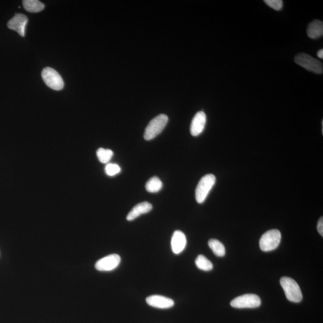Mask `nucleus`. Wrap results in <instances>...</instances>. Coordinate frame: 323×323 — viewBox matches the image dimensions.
Masks as SVG:
<instances>
[{"label":"nucleus","mask_w":323,"mask_h":323,"mask_svg":"<svg viewBox=\"0 0 323 323\" xmlns=\"http://www.w3.org/2000/svg\"><path fill=\"white\" fill-rule=\"evenodd\" d=\"M28 20L26 15L16 14L9 21L8 26L9 29L16 32L21 36H26V27Z\"/></svg>","instance_id":"nucleus-9"},{"label":"nucleus","mask_w":323,"mask_h":323,"mask_svg":"<svg viewBox=\"0 0 323 323\" xmlns=\"http://www.w3.org/2000/svg\"><path fill=\"white\" fill-rule=\"evenodd\" d=\"M264 2L270 8L276 11L282 10L283 8V1L282 0H264Z\"/></svg>","instance_id":"nucleus-21"},{"label":"nucleus","mask_w":323,"mask_h":323,"mask_svg":"<svg viewBox=\"0 0 323 323\" xmlns=\"http://www.w3.org/2000/svg\"><path fill=\"white\" fill-rule=\"evenodd\" d=\"M146 302L148 306L162 310L172 308L175 304L174 302L170 298L158 295L149 296L146 300Z\"/></svg>","instance_id":"nucleus-10"},{"label":"nucleus","mask_w":323,"mask_h":323,"mask_svg":"<svg viewBox=\"0 0 323 323\" xmlns=\"http://www.w3.org/2000/svg\"><path fill=\"white\" fill-rule=\"evenodd\" d=\"M121 258L118 254H112L96 262V268L100 272H110L120 266Z\"/></svg>","instance_id":"nucleus-8"},{"label":"nucleus","mask_w":323,"mask_h":323,"mask_svg":"<svg viewBox=\"0 0 323 323\" xmlns=\"http://www.w3.org/2000/svg\"><path fill=\"white\" fill-rule=\"evenodd\" d=\"M282 234L278 230H270L262 236L260 246L262 251L270 252L275 250L281 243Z\"/></svg>","instance_id":"nucleus-5"},{"label":"nucleus","mask_w":323,"mask_h":323,"mask_svg":"<svg viewBox=\"0 0 323 323\" xmlns=\"http://www.w3.org/2000/svg\"><path fill=\"white\" fill-rule=\"evenodd\" d=\"M106 174L110 176H116L121 172L120 166L115 164H106L105 168Z\"/></svg>","instance_id":"nucleus-20"},{"label":"nucleus","mask_w":323,"mask_h":323,"mask_svg":"<svg viewBox=\"0 0 323 323\" xmlns=\"http://www.w3.org/2000/svg\"><path fill=\"white\" fill-rule=\"evenodd\" d=\"M216 182V178L213 174H208L200 180L196 190V200L198 204H203Z\"/></svg>","instance_id":"nucleus-4"},{"label":"nucleus","mask_w":323,"mask_h":323,"mask_svg":"<svg viewBox=\"0 0 323 323\" xmlns=\"http://www.w3.org/2000/svg\"><path fill=\"white\" fill-rule=\"evenodd\" d=\"M42 78L46 84L52 90L59 91L64 88V82L56 70L51 68L44 69L42 72Z\"/></svg>","instance_id":"nucleus-6"},{"label":"nucleus","mask_w":323,"mask_h":323,"mask_svg":"<svg viewBox=\"0 0 323 323\" xmlns=\"http://www.w3.org/2000/svg\"><path fill=\"white\" fill-rule=\"evenodd\" d=\"M318 57L320 59H323V50H321L318 51Z\"/></svg>","instance_id":"nucleus-23"},{"label":"nucleus","mask_w":323,"mask_h":323,"mask_svg":"<svg viewBox=\"0 0 323 323\" xmlns=\"http://www.w3.org/2000/svg\"><path fill=\"white\" fill-rule=\"evenodd\" d=\"M169 118L166 114H160L154 118L146 128L144 139L150 141L160 135L168 122Z\"/></svg>","instance_id":"nucleus-2"},{"label":"nucleus","mask_w":323,"mask_h":323,"mask_svg":"<svg viewBox=\"0 0 323 323\" xmlns=\"http://www.w3.org/2000/svg\"><path fill=\"white\" fill-rule=\"evenodd\" d=\"M163 188L162 182L157 176L150 178L146 185V190L149 193L156 194L159 192Z\"/></svg>","instance_id":"nucleus-17"},{"label":"nucleus","mask_w":323,"mask_h":323,"mask_svg":"<svg viewBox=\"0 0 323 323\" xmlns=\"http://www.w3.org/2000/svg\"><path fill=\"white\" fill-rule=\"evenodd\" d=\"M97 157L102 164H108L114 157V153L110 149L100 148L96 152Z\"/></svg>","instance_id":"nucleus-19"},{"label":"nucleus","mask_w":323,"mask_h":323,"mask_svg":"<svg viewBox=\"0 0 323 323\" xmlns=\"http://www.w3.org/2000/svg\"><path fill=\"white\" fill-rule=\"evenodd\" d=\"M153 210V206L148 202H142L136 205L131 210V212L127 216V220L132 222L140 217L142 214H148Z\"/></svg>","instance_id":"nucleus-13"},{"label":"nucleus","mask_w":323,"mask_h":323,"mask_svg":"<svg viewBox=\"0 0 323 323\" xmlns=\"http://www.w3.org/2000/svg\"><path fill=\"white\" fill-rule=\"evenodd\" d=\"M294 62L298 66L303 67L307 71L322 74L323 72L322 64L308 54L301 53L295 56Z\"/></svg>","instance_id":"nucleus-3"},{"label":"nucleus","mask_w":323,"mask_h":323,"mask_svg":"<svg viewBox=\"0 0 323 323\" xmlns=\"http://www.w3.org/2000/svg\"><path fill=\"white\" fill-rule=\"evenodd\" d=\"M23 5L26 10L30 13H39L45 8L44 4L38 0H25L23 1Z\"/></svg>","instance_id":"nucleus-15"},{"label":"nucleus","mask_w":323,"mask_h":323,"mask_svg":"<svg viewBox=\"0 0 323 323\" xmlns=\"http://www.w3.org/2000/svg\"><path fill=\"white\" fill-rule=\"evenodd\" d=\"M308 35L310 38L316 40L323 36V23L320 20H316L310 23L307 30Z\"/></svg>","instance_id":"nucleus-14"},{"label":"nucleus","mask_w":323,"mask_h":323,"mask_svg":"<svg viewBox=\"0 0 323 323\" xmlns=\"http://www.w3.org/2000/svg\"><path fill=\"white\" fill-rule=\"evenodd\" d=\"M208 246L216 256L223 258L226 255V248L219 240L213 239L210 240Z\"/></svg>","instance_id":"nucleus-16"},{"label":"nucleus","mask_w":323,"mask_h":323,"mask_svg":"<svg viewBox=\"0 0 323 323\" xmlns=\"http://www.w3.org/2000/svg\"><path fill=\"white\" fill-rule=\"evenodd\" d=\"M206 124V115L203 112H198L195 115L190 126V133L194 136H198L204 132Z\"/></svg>","instance_id":"nucleus-11"},{"label":"nucleus","mask_w":323,"mask_h":323,"mask_svg":"<svg viewBox=\"0 0 323 323\" xmlns=\"http://www.w3.org/2000/svg\"><path fill=\"white\" fill-rule=\"evenodd\" d=\"M187 238L185 234L182 231L176 230L173 234L172 240V246L174 254H181L186 248Z\"/></svg>","instance_id":"nucleus-12"},{"label":"nucleus","mask_w":323,"mask_h":323,"mask_svg":"<svg viewBox=\"0 0 323 323\" xmlns=\"http://www.w3.org/2000/svg\"><path fill=\"white\" fill-rule=\"evenodd\" d=\"M284 290L286 298L289 301L294 303H300L303 300V295L300 286L294 279L289 277H283L280 281Z\"/></svg>","instance_id":"nucleus-1"},{"label":"nucleus","mask_w":323,"mask_h":323,"mask_svg":"<svg viewBox=\"0 0 323 323\" xmlns=\"http://www.w3.org/2000/svg\"><path fill=\"white\" fill-rule=\"evenodd\" d=\"M260 298L256 294H245L238 297L231 302V306L234 308L254 309L257 308L261 306Z\"/></svg>","instance_id":"nucleus-7"},{"label":"nucleus","mask_w":323,"mask_h":323,"mask_svg":"<svg viewBox=\"0 0 323 323\" xmlns=\"http://www.w3.org/2000/svg\"><path fill=\"white\" fill-rule=\"evenodd\" d=\"M196 265L198 269L205 271V272H210L213 270V267H214L212 262L203 255H200L197 258Z\"/></svg>","instance_id":"nucleus-18"},{"label":"nucleus","mask_w":323,"mask_h":323,"mask_svg":"<svg viewBox=\"0 0 323 323\" xmlns=\"http://www.w3.org/2000/svg\"><path fill=\"white\" fill-rule=\"evenodd\" d=\"M318 230L319 234H320L321 236H323V218H320V219L319 220L318 226Z\"/></svg>","instance_id":"nucleus-22"}]
</instances>
